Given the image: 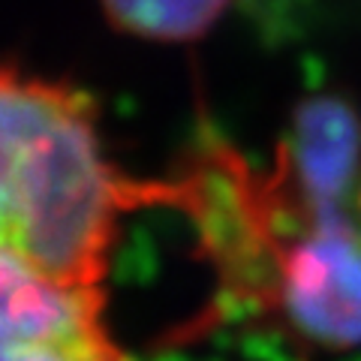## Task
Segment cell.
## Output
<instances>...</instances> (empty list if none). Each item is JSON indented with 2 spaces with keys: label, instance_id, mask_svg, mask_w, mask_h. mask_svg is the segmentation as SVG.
I'll use <instances>...</instances> for the list:
<instances>
[{
  "label": "cell",
  "instance_id": "7a4b0ae2",
  "mask_svg": "<svg viewBox=\"0 0 361 361\" xmlns=\"http://www.w3.org/2000/svg\"><path fill=\"white\" fill-rule=\"evenodd\" d=\"M0 361H130L106 325V289L0 253Z\"/></svg>",
  "mask_w": 361,
  "mask_h": 361
},
{
  "label": "cell",
  "instance_id": "6da1fadb",
  "mask_svg": "<svg viewBox=\"0 0 361 361\" xmlns=\"http://www.w3.org/2000/svg\"><path fill=\"white\" fill-rule=\"evenodd\" d=\"M133 202L85 90L0 66V253L103 286Z\"/></svg>",
  "mask_w": 361,
  "mask_h": 361
},
{
  "label": "cell",
  "instance_id": "3957f363",
  "mask_svg": "<svg viewBox=\"0 0 361 361\" xmlns=\"http://www.w3.org/2000/svg\"><path fill=\"white\" fill-rule=\"evenodd\" d=\"M123 33L151 42H187L217 25L232 0H99Z\"/></svg>",
  "mask_w": 361,
  "mask_h": 361
}]
</instances>
